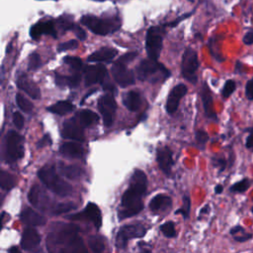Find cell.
<instances>
[{
  "instance_id": "15",
  "label": "cell",
  "mask_w": 253,
  "mask_h": 253,
  "mask_svg": "<svg viewBox=\"0 0 253 253\" xmlns=\"http://www.w3.org/2000/svg\"><path fill=\"white\" fill-rule=\"evenodd\" d=\"M201 97H202V102L205 110V114L209 119L211 120H216V114L213 109V100L211 96V92L208 86V84L205 82L202 86L201 89Z\"/></svg>"
},
{
  "instance_id": "28",
  "label": "cell",
  "mask_w": 253,
  "mask_h": 253,
  "mask_svg": "<svg viewBox=\"0 0 253 253\" xmlns=\"http://www.w3.org/2000/svg\"><path fill=\"white\" fill-rule=\"evenodd\" d=\"M74 106L72 103H70L69 101H59L51 106H49L47 108V111L59 115V116H63L66 115L68 113H70L71 111H73Z\"/></svg>"
},
{
  "instance_id": "19",
  "label": "cell",
  "mask_w": 253,
  "mask_h": 253,
  "mask_svg": "<svg viewBox=\"0 0 253 253\" xmlns=\"http://www.w3.org/2000/svg\"><path fill=\"white\" fill-rule=\"evenodd\" d=\"M17 85L21 90L26 92L33 99L37 100V99L41 98L40 88L38 87V85L34 81L30 80L26 75H22L18 78Z\"/></svg>"
},
{
  "instance_id": "27",
  "label": "cell",
  "mask_w": 253,
  "mask_h": 253,
  "mask_svg": "<svg viewBox=\"0 0 253 253\" xmlns=\"http://www.w3.org/2000/svg\"><path fill=\"white\" fill-rule=\"evenodd\" d=\"M79 71H75L74 74L70 76H64L60 74H55V83L58 86H69V87H76L81 79Z\"/></svg>"
},
{
  "instance_id": "20",
  "label": "cell",
  "mask_w": 253,
  "mask_h": 253,
  "mask_svg": "<svg viewBox=\"0 0 253 253\" xmlns=\"http://www.w3.org/2000/svg\"><path fill=\"white\" fill-rule=\"evenodd\" d=\"M118 51L113 47H101L100 49L94 51L88 56L89 62H109L111 61L116 55Z\"/></svg>"
},
{
  "instance_id": "56",
  "label": "cell",
  "mask_w": 253,
  "mask_h": 253,
  "mask_svg": "<svg viewBox=\"0 0 253 253\" xmlns=\"http://www.w3.org/2000/svg\"><path fill=\"white\" fill-rule=\"evenodd\" d=\"M9 253H21V252H20V250L18 249V247L13 246V247H11V248L9 249Z\"/></svg>"
},
{
  "instance_id": "57",
  "label": "cell",
  "mask_w": 253,
  "mask_h": 253,
  "mask_svg": "<svg viewBox=\"0 0 253 253\" xmlns=\"http://www.w3.org/2000/svg\"><path fill=\"white\" fill-rule=\"evenodd\" d=\"M252 23H253V17H252Z\"/></svg>"
},
{
  "instance_id": "44",
  "label": "cell",
  "mask_w": 253,
  "mask_h": 253,
  "mask_svg": "<svg viewBox=\"0 0 253 253\" xmlns=\"http://www.w3.org/2000/svg\"><path fill=\"white\" fill-rule=\"evenodd\" d=\"M136 55H137V52H135V51H130V52H127V53H125L124 55H122V56L119 58L118 61H120V62L126 64V63H128V62H130L131 60H133V59L136 57Z\"/></svg>"
},
{
  "instance_id": "24",
  "label": "cell",
  "mask_w": 253,
  "mask_h": 253,
  "mask_svg": "<svg viewBox=\"0 0 253 253\" xmlns=\"http://www.w3.org/2000/svg\"><path fill=\"white\" fill-rule=\"evenodd\" d=\"M123 102L125 107L127 110L131 112H135L140 108V105H141L140 94L136 91H128L127 93L125 94Z\"/></svg>"
},
{
  "instance_id": "29",
  "label": "cell",
  "mask_w": 253,
  "mask_h": 253,
  "mask_svg": "<svg viewBox=\"0 0 253 253\" xmlns=\"http://www.w3.org/2000/svg\"><path fill=\"white\" fill-rule=\"evenodd\" d=\"M78 118L81 126H90L99 120L98 115L91 110H82L78 114Z\"/></svg>"
},
{
  "instance_id": "11",
  "label": "cell",
  "mask_w": 253,
  "mask_h": 253,
  "mask_svg": "<svg viewBox=\"0 0 253 253\" xmlns=\"http://www.w3.org/2000/svg\"><path fill=\"white\" fill-rule=\"evenodd\" d=\"M71 219H82V218H86L90 221L93 222V224L96 226V228H100L101 224H102V214H101V211L98 208L97 205L93 204V203H89L83 212L81 213H76V214H72L70 216H68Z\"/></svg>"
},
{
  "instance_id": "53",
  "label": "cell",
  "mask_w": 253,
  "mask_h": 253,
  "mask_svg": "<svg viewBox=\"0 0 253 253\" xmlns=\"http://www.w3.org/2000/svg\"><path fill=\"white\" fill-rule=\"evenodd\" d=\"M210 211V206L209 205H206L205 207H203L202 208V210L200 211V214H199V218H201V216L203 215V214H206V213H208Z\"/></svg>"
},
{
  "instance_id": "23",
  "label": "cell",
  "mask_w": 253,
  "mask_h": 253,
  "mask_svg": "<svg viewBox=\"0 0 253 253\" xmlns=\"http://www.w3.org/2000/svg\"><path fill=\"white\" fill-rule=\"evenodd\" d=\"M59 253H88L83 240L77 235L74 239L64 244Z\"/></svg>"
},
{
  "instance_id": "21",
  "label": "cell",
  "mask_w": 253,
  "mask_h": 253,
  "mask_svg": "<svg viewBox=\"0 0 253 253\" xmlns=\"http://www.w3.org/2000/svg\"><path fill=\"white\" fill-rule=\"evenodd\" d=\"M129 188L137 191L141 195L145 194V191L147 188V178L144 172H142L139 169L134 170V172L130 177Z\"/></svg>"
},
{
  "instance_id": "50",
  "label": "cell",
  "mask_w": 253,
  "mask_h": 253,
  "mask_svg": "<svg viewBox=\"0 0 253 253\" xmlns=\"http://www.w3.org/2000/svg\"><path fill=\"white\" fill-rule=\"evenodd\" d=\"M243 42L247 45L253 44V30L248 31L243 37Z\"/></svg>"
},
{
  "instance_id": "58",
  "label": "cell",
  "mask_w": 253,
  "mask_h": 253,
  "mask_svg": "<svg viewBox=\"0 0 253 253\" xmlns=\"http://www.w3.org/2000/svg\"><path fill=\"white\" fill-rule=\"evenodd\" d=\"M252 212H253V208H252Z\"/></svg>"
},
{
  "instance_id": "54",
  "label": "cell",
  "mask_w": 253,
  "mask_h": 253,
  "mask_svg": "<svg viewBox=\"0 0 253 253\" xmlns=\"http://www.w3.org/2000/svg\"><path fill=\"white\" fill-rule=\"evenodd\" d=\"M139 250L140 253H151V250L149 248H145V243H139Z\"/></svg>"
},
{
  "instance_id": "33",
  "label": "cell",
  "mask_w": 253,
  "mask_h": 253,
  "mask_svg": "<svg viewBox=\"0 0 253 253\" xmlns=\"http://www.w3.org/2000/svg\"><path fill=\"white\" fill-rule=\"evenodd\" d=\"M40 188L35 185L33 186L30 191H29V194H28V200L29 202L34 206V207H37L39 208L40 207Z\"/></svg>"
},
{
  "instance_id": "25",
  "label": "cell",
  "mask_w": 253,
  "mask_h": 253,
  "mask_svg": "<svg viewBox=\"0 0 253 253\" xmlns=\"http://www.w3.org/2000/svg\"><path fill=\"white\" fill-rule=\"evenodd\" d=\"M58 171L68 179H77L83 174V170L79 166L64 164L63 162L58 163Z\"/></svg>"
},
{
  "instance_id": "42",
  "label": "cell",
  "mask_w": 253,
  "mask_h": 253,
  "mask_svg": "<svg viewBox=\"0 0 253 253\" xmlns=\"http://www.w3.org/2000/svg\"><path fill=\"white\" fill-rule=\"evenodd\" d=\"M196 140L201 146H204L209 140V134L205 130L199 129L196 131Z\"/></svg>"
},
{
  "instance_id": "14",
  "label": "cell",
  "mask_w": 253,
  "mask_h": 253,
  "mask_svg": "<svg viewBox=\"0 0 253 253\" xmlns=\"http://www.w3.org/2000/svg\"><path fill=\"white\" fill-rule=\"evenodd\" d=\"M156 160L159 168L166 175H170L171 168L173 166L172 151L169 147L163 146L157 149L156 151Z\"/></svg>"
},
{
  "instance_id": "5",
  "label": "cell",
  "mask_w": 253,
  "mask_h": 253,
  "mask_svg": "<svg viewBox=\"0 0 253 253\" xmlns=\"http://www.w3.org/2000/svg\"><path fill=\"white\" fill-rule=\"evenodd\" d=\"M199 67V60L198 54L195 49L192 47L186 48L183 57H182V64H181V71L185 79L195 84L197 82V70Z\"/></svg>"
},
{
  "instance_id": "45",
  "label": "cell",
  "mask_w": 253,
  "mask_h": 253,
  "mask_svg": "<svg viewBox=\"0 0 253 253\" xmlns=\"http://www.w3.org/2000/svg\"><path fill=\"white\" fill-rule=\"evenodd\" d=\"M212 164L214 167H216L220 172H222L225 167H226V160L224 158H213L212 159Z\"/></svg>"
},
{
  "instance_id": "37",
  "label": "cell",
  "mask_w": 253,
  "mask_h": 253,
  "mask_svg": "<svg viewBox=\"0 0 253 253\" xmlns=\"http://www.w3.org/2000/svg\"><path fill=\"white\" fill-rule=\"evenodd\" d=\"M73 209H75V206L71 203H60V204H57L52 209V213L53 214H61V213L67 212Z\"/></svg>"
},
{
  "instance_id": "52",
  "label": "cell",
  "mask_w": 253,
  "mask_h": 253,
  "mask_svg": "<svg viewBox=\"0 0 253 253\" xmlns=\"http://www.w3.org/2000/svg\"><path fill=\"white\" fill-rule=\"evenodd\" d=\"M241 232H244V228L241 225H236V226H234L230 229V234L231 235H235V234L241 233Z\"/></svg>"
},
{
  "instance_id": "35",
  "label": "cell",
  "mask_w": 253,
  "mask_h": 253,
  "mask_svg": "<svg viewBox=\"0 0 253 253\" xmlns=\"http://www.w3.org/2000/svg\"><path fill=\"white\" fill-rule=\"evenodd\" d=\"M64 63L68 64L73 70L80 71L82 68V60L76 56H65L63 58Z\"/></svg>"
},
{
  "instance_id": "9",
  "label": "cell",
  "mask_w": 253,
  "mask_h": 253,
  "mask_svg": "<svg viewBox=\"0 0 253 253\" xmlns=\"http://www.w3.org/2000/svg\"><path fill=\"white\" fill-rule=\"evenodd\" d=\"M112 75L115 81L121 87H127L134 83V75L130 69H128L126 64L116 61L111 68Z\"/></svg>"
},
{
  "instance_id": "39",
  "label": "cell",
  "mask_w": 253,
  "mask_h": 253,
  "mask_svg": "<svg viewBox=\"0 0 253 253\" xmlns=\"http://www.w3.org/2000/svg\"><path fill=\"white\" fill-rule=\"evenodd\" d=\"M190 210H191V200L188 196L183 197V207L176 211V213H181L184 218H188L190 214Z\"/></svg>"
},
{
  "instance_id": "6",
  "label": "cell",
  "mask_w": 253,
  "mask_h": 253,
  "mask_svg": "<svg viewBox=\"0 0 253 253\" xmlns=\"http://www.w3.org/2000/svg\"><path fill=\"white\" fill-rule=\"evenodd\" d=\"M162 34L163 31L160 27H151L146 34L145 47L149 58L156 59L159 57L162 49Z\"/></svg>"
},
{
  "instance_id": "48",
  "label": "cell",
  "mask_w": 253,
  "mask_h": 253,
  "mask_svg": "<svg viewBox=\"0 0 253 253\" xmlns=\"http://www.w3.org/2000/svg\"><path fill=\"white\" fill-rule=\"evenodd\" d=\"M245 146L247 149H249L250 151L253 152V128L249 129V135L246 138Z\"/></svg>"
},
{
  "instance_id": "4",
  "label": "cell",
  "mask_w": 253,
  "mask_h": 253,
  "mask_svg": "<svg viewBox=\"0 0 253 253\" xmlns=\"http://www.w3.org/2000/svg\"><path fill=\"white\" fill-rule=\"evenodd\" d=\"M24 138L15 130H9L5 137V157L12 163L21 159L24 155Z\"/></svg>"
},
{
  "instance_id": "13",
  "label": "cell",
  "mask_w": 253,
  "mask_h": 253,
  "mask_svg": "<svg viewBox=\"0 0 253 253\" xmlns=\"http://www.w3.org/2000/svg\"><path fill=\"white\" fill-rule=\"evenodd\" d=\"M187 93V87L184 84H178L170 91L166 102V111L168 114H174L179 106L180 100Z\"/></svg>"
},
{
  "instance_id": "8",
  "label": "cell",
  "mask_w": 253,
  "mask_h": 253,
  "mask_svg": "<svg viewBox=\"0 0 253 253\" xmlns=\"http://www.w3.org/2000/svg\"><path fill=\"white\" fill-rule=\"evenodd\" d=\"M98 108L103 117V122L106 126H111L114 122L117 104L112 94L103 95L98 101Z\"/></svg>"
},
{
  "instance_id": "17",
  "label": "cell",
  "mask_w": 253,
  "mask_h": 253,
  "mask_svg": "<svg viewBox=\"0 0 253 253\" xmlns=\"http://www.w3.org/2000/svg\"><path fill=\"white\" fill-rule=\"evenodd\" d=\"M41 242V236L38 231L32 227H27L23 231L21 246L25 250H31L37 247Z\"/></svg>"
},
{
  "instance_id": "36",
  "label": "cell",
  "mask_w": 253,
  "mask_h": 253,
  "mask_svg": "<svg viewBox=\"0 0 253 253\" xmlns=\"http://www.w3.org/2000/svg\"><path fill=\"white\" fill-rule=\"evenodd\" d=\"M249 185H250L249 179L244 178L241 181L233 184L231 186V188H230V191L231 192H235V193H243V192H245L249 188Z\"/></svg>"
},
{
  "instance_id": "16",
  "label": "cell",
  "mask_w": 253,
  "mask_h": 253,
  "mask_svg": "<svg viewBox=\"0 0 253 253\" xmlns=\"http://www.w3.org/2000/svg\"><path fill=\"white\" fill-rule=\"evenodd\" d=\"M30 35L34 40H38L42 35H49L53 38H56V32L52 22H39L34 25L30 30Z\"/></svg>"
},
{
  "instance_id": "7",
  "label": "cell",
  "mask_w": 253,
  "mask_h": 253,
  "mask_svg": "<svg viewBox=\"0 0 253 253\" xmlns=\"http://www.w3.org/2000/svg\"><path fill=\"white\" fill-rule=\"evenodd\" d=\"M146 232L142 224H127L120 228L116 236V245L118 248L124 249L126 247L127 241L132 238H139L144 236Z\"/></svg>"
},
{
  "instance_id": "10",
  "label": "cell",
  "mask_w": 253,
  "mask_h": 253,
  "mask_svg": "<svg viewBox=\"0 0 253 253\" xmlns=\"http://www.w3.org/2000/svg\"><path fill=\"white\" fill-rule=\"evenodd\" d=\"M107 76V69L103 64L87 65L84 68V80L86 86H91L95 83H104Z\"/></svg>"
},
{
  "instance_id": "43",
  "label": "cell",
  "mask_w": 253,
  "mask_h": 253,
  "mask_svg": "<svg viewBox=\"0 0 253 253\" xmlns=\"http://www.w3.org/2000/svg\"><path fill=\"white\" fill-rule=\"evenodd\" d=\"M13 124L18 129H21L24 126L25 119L19 112H15L13 114Z\"/></svg>"
},
{
  "instance_id": "3",
  "label": "cell",
  "mask_w": 253,
  "mask_h": 253,
  "mask_svg": "<svg viewBox=\"0 0 253 253\" xmlns=\"http://www.w3.org/2000/svg\"><path fill=\"white\" fill-rule=\"evenodd\" d=\"M80 22L81 24L86 26L91 32L101 36L112 34L116 32L121 26L120 21L117 18L103 19L91 15H84L81 18Z\"/></svg>"
},
{
  "instance_id": "51",
  "label": "cell",
  "mask_w": 253,
  "mask_h": 253,
  "mask_svg": "<svg viewBox=\"0 0 253 253\" xmlns=\"http://www.w3.org/2000/svg\"><path fill=\"white\" fill-rule=\"evenodd\" d=\"M251 237H252V234H251V233L242 232L240 236H234V240H236V241H238V242H245V241L249 240Z\"/></svg>"
},
{
  "instance_id": "18",
  "label": "cell",
  "mask_w": 253,
  "mask_h": 253,
  "mask_svg": "<svg viewBox=\"0 0 253 253\" xmlns=\"http://www.w3.org/2000/svg\"><path fill=\"white\" fill-rule=\"evenodd\" d=\"M21 220L25 224L32 225V226H42L46 223V218L37 212L36 211L27 208L21 213Z\"/></svg>"
},
{
  "instance_id": "49",
  "label": "cell",
  "mask_w": 253,
  "mask_h": 253,
  "mask_svg": "<svg viewBox=\"0 0 253 253\" xmlns=\"http://www.w3.org/2000/svg\"><path fill=\"white\" fill-rule=\"evenodd\" d=\"M51 143V139L50 136L48 134H45L42 136V138H41V140L38 142V147H43L45 145H49Z\"/></svg>"
},
{
  "instance_id": "32",
  "label": "cell",
  "mask_w": 253,
  "mask_h": 253,
  "mask_svg": "<svg viewBox=\"0 0 253 253\" xmlns=\"http://www.w3.org/2000/svg\"><path fill=\"white\" fill-rule=\"evenodd\" d=\"M16 102L18 107L24 112V113H31L34 109V105L31 101H29L26 97H24L22 94H17L16 96Z\"/></svg>"
},
{
  "instance_id": "55",
  "label": "cell",
  "mask_w": 253,
  "mask_h": 253,
  "mask_svg": "<svg viewBox=\"0 0 253 253\" xmlns=\"http://www.w3.org/2000/svg\"><path fill=\"white\" fill-rule=\"evenodd\" d=\"M223 191V187L221 185H216L214 188V192L215 194H221V192Z\"/></svg>"
},
{
  "instance_id": "2",
  "label": "cell",
  "mask_w": 253,
  "mask_h": 253,
  "mask_svg": "<svg viewBox=\"0 0 253 253\" xmlns=\"http://www.w3.org/2000/svg\"><path fill=\"white\" fill-rule=\"evenodd\" d=\"M136 75L140 80L157 82L159 79H166L170 75V72L164 65L157 62L156 59L148 57L140 61V63L137 65Z\"/></svg>"
},
{
  "instance_id": "47",
  "label": "cell",
  "mask_w": 253,
  "mask_h": 253,
  "mask_svg": "<svg viewBox=\"0 0 253 253\" xmlns=\"http://www.w3.org/2000/svg\"><path fill=\"white\" fill-rule=\"evenodd\" d=\"M72 31L75 33L76 37H77L79 40L83 41V40L86 39V33L84 32V30H83L80 26H78V25L75 24L74 27H73V29H72Z\"/></svg>"
},
{
  "instance_id": "22",
  "label": "cell",
  "mask_w": 253,
  "mask_h": 253,
  "mask_svg": "<svg viewBox=\"0 0 253 253\" xmlns=\"http://www.w3.org/2000/svg\"><path fill=\"white\" fill-rule=\"evenodd\" d=\"M59 151L62 155L70 158H81L83 156V147L76 142H65L61 144Z\"/></svg>"
},
{
  "instance_id": "34",
  "label": "cell",
  "mask_w": 253,
  "mask_h": 253,
  "mask_svg": "<svg viewBox=\"0 0 253 253\" xmlns=\"http://www.w3.org/2000/svg\"><path fill=\"white\" fill-rule=\"evenodd\" d=\"M160 230L162 233L169 238L176 236V229H175V223L173 221H166L160 225Z\"/></svg>"
},
{
  "instance_id": "30",
  "label": "cell",
  "mask_w": 253,
  "mask_h": 253,
  "mask_svg": "<svg viewBox=\"0 0 253 253\" xmlns=\"http://www.w3.org/2000/svg\"><path fill=\"white\" fill-rule=\"evenodd\" d=\"M88 246L94 253H102L105 249L104 238L100 235H91L88 238Z\"/></svg>"
},
{
  "instance_id": "38",
  "label": "cell",
  "mask_w": 253,
  "mask_h": 253,
  "mask_svg": "<svg viewBox=\"0 0 253 253\" xmlns=\"http://www.w3.org/2000/svg\"><path fill=\"white\" fill-rule=\"evenodd\" d=\"M42 65V60H41V56L39 53L34 52L30 55L29 58V63H28V69L29 70H37L40 66Z\"/></svg>"
},
{
  "instance_id": "26",
  "label": "cell",
  "mask_w": 253,
  "mask_h": 253,
  "mask_svg": "<svg viewBox=\"0 0 253 253\" xmlns=\"http://www.w3.org/2000/svg\"><path fill=\"white\" fill-rule=\"evenodd\" d=\"M172 201L168 196L165 195H157L155 196L149 203V210L152 211H159L163 209H167L171 206Z\"/></svg>"
},
{
  "instance_id": "31",
  "label": "cell",
  "mask_w": 253,
  "mask_h": 253,
  "mask_svg": "<svg viewBox=\"0 0 253 253\" xmlns=\"http://www.w3.org/2000/svg\"><path fill=\"white\" fill-rule=\"evenodd\" d=\"M0 186L3 190L9 191L15 187V178L12 174L2 170L0 172Z\"/></svg>"
},
{
  "instance_id": "1",
  "label": "cell",
  "mask_w": 253,
  "mask_h": 253,
  "mask_svg": "<svg viewBox=\"0 0 253 253\" xmlns=\"http://www.w3.org/2000/svg\"><path fill=\"white\" fill-rule=\"evenodd\" d=\"M38 176L47 189L60 197L69 196L72 192L71 186L58 176L55 167L52 165H45L41 168Z\"/></svg>"
},
{
  "instance_id": "46",
  "label": "cell",
  "mask_w": 253,
  "mask_h": 253,
  "mask_svg": "<svg viewBox=\"0 0 253 253\" xmlns=\"http://www.w3.org/2000/svg\"><path fill=\"white\" fill-rule=\"evenodd\" d=\"M245 95L249 101L253 100V78L248 80L245 86Z\"/></svg>"
},
{
  "instance_id": "12",
  "label": "cell",
  "mask_w": 253,
  "mask_h": 253,
  "mask_svg": "<svg viewBox=\"0 0 253 253\" xmlns=\"http://www.w3.org/2000/svg\"><path fill=\"white\" fill-rule=\"evenodd\" d=\"M62 136L80 142L84 141V133L79 122L77 123L75 119L65 121L62 126Z\"/></svg>"
},
{
  "instance_id": "40",
  "label": "cell",
  "mask_w": 253,
  "mask_h": 253,
  "mask_svg": "<svg viewBox=\"0 0 253 253\" xmlns=\"http://www.w3.org/2000/svg\"><path fill=\"white\" fill-rule=\"evenodd\" d=\"M236 89V84L233 80H227L224 85H223V88H222V91H221V94H222V97L223 98H228Z\"/></svg>"
},
{
  "instance_id": "41",
  "label": "cell",
  "mask_w": 253,
  "mask_h": 253,
  "mask_svg": "<svg viewBox=\"0 0 253 253\" xmlns=\"http://www.w3.org/2000/svg\"><path fill=\"white\" fill-rule=\"evenodd\" d=\"M78 46V42L76 40H70L64 42H61L58 44V50L59 51H65L69 49H74Z\"/></svg>"
}]
</instances>
